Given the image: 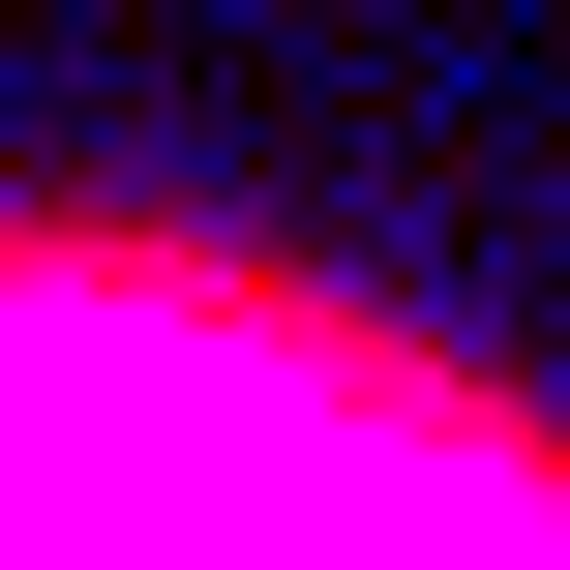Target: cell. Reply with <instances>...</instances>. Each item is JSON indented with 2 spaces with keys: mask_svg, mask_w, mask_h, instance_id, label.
<instances>
[{
  "mask_svg": "<svg viewBox=\"0 0 570 570\" xmlns=\"http://www.w3.org/2000/svg\"><path fill=\"white\" fill-rule=\"evenodd\" d=\"M0 570H570V451L240 240L0 210Z\"/></svg>",
  "mask_w": 570,
  "mask_h": 570,
  "instance_id": "obj_1",
  "label": "cell"
}]
</instances>
